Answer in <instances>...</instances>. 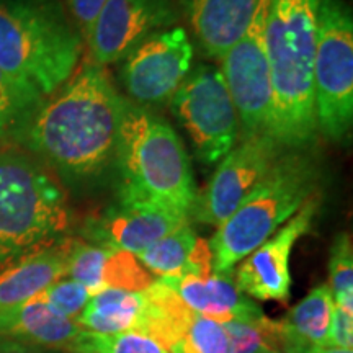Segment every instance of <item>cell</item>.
<instances>
[{
    "instance_id": "cell-1",
    "label": "cell",
    "mask_w": 353,
    "mask_h": 353,
    "mask_svg": "<svg viewBox=\"0 0 353 353\" xmlns=\"http://www.w3.org/2000/svg\"><path fill=\"white\" fill-rule=\"evenodd\" d=\"M123 97L92 61L44 100L15 141L70 183L99 176L113 161Z\"/></svg>"
},
{
    "instance_id": "cell-2",
    "label": "cell",
    "mask_w": 353,
    "mask_h": 353,
    "mask_svg": "<svg viewBox=\"0 0 353 353\" xmlns=\"http://www.w3.org/2000/svg\"><path fill=\"white\" fill-rule=\"evenodd\" d=\"M321 0H270L265 50L272 81L270 138L307 149L317 138L314 59Z\"/></svg>"
},
{
    "instance_id": "cell-3",
    "label": "cell",
    "mask_w": 353,
    "mask_h": 353,
    "mask_svg": "<svg viewBox=\"0 0 353 353\" xmlns=\"http://www.w3.org/2000/svg\"><path fill=\"white\" fill-rule=\"evenodd\" d=\"M113 162L118 170L117 200L190 214L198 192L182 139L164 118L125 97Z\"/></svg>"
},
{
    "instance_id": "cell-4",
    "label": "cell",
    "mask_w": 353,
    "mask_h": 353,
    "mask_svg": "<svg viewBox=\"0 0 353 353\" xmlns=\"http://www.w3.org/2000/svg\"><path fill=\"white\" fill-rule=\"evenodd\" d=\"M82 46L59 0H0V69L44 99L72 77Z\"/></svg>"
},
{
    "instance_id": "cell-5",
    "label": "cell",
    "mask_w": 353,
    "mask_h": 353,
    "mask_svg": "<svg viewBox=\"0 0 353 353\" xmlns=\"http://www.w3.org/2000/svg\"><path fill=\"white\" fill-rule=\"evenodd\" d=\"M321 179L319 161L307 149H286L239 208L216 228L208 241L213 272L232 273L321 192Z\"/></svg>"
},
{
    "instance_id": "cell-6",
    "label": "cell",
    "mask_w": 353,
    "mask_h": 353,
    "mask_svg": "<svg viewBox=\"0 0 353 353\" xmlns=\"http://www.w3.org/2000/svg\"><path fill=\"white\" fill-rule=\"evenodd\" d=\"M72 213L54 174L20 152L0 154V270L68 234Z\"/></svg>"
},
{
    "instance_id": "cell-7",
    "label": "cell",
    "mask_w": 353,
    "mask_h": 353,
    "mask_svg": "<svg viewBox=\"0 0 353 353\" xmlns=\"http://www.w3.org/2000/svg\"><path fill=\"white\" fill-rule=\"evenodd\" d=\"M317 134L342 141L353 125V19L343 0H321L314 59Z\"/></svg>"
},
{
    "instance_id": "cell-8",
    "label": "cell",
    "mask_w": 353,
    "mask_h": 353,
    "mask_svg": "<svg viewBox=\"0 0 353 353\" xmlns=\"http://www.w3.org/2000/svg\"><path fill=\"white\" fill-rule=\"evenodd\" d=\"M170 108L203 164H218L239 141L236 108L216 65L198 64L190 70L170 99Z\"/></svg>"
},
{
    "instance_id": "cell-9",
    "label": "cell",
    "mask_w": 353,
    "mask_h": 353,
    "mask_svg": "<svg viewBox=\"0 0 353 353\" xmlns=\"http://www.w3.org/2000/svg\"><path fill=\"white\" fill-rule=\"evenodd\" d=\"M270 0H262L242 38L219 59L221 74L239 120V138L270 136L272 81L265 50V25Z\"/></svg>"
},
{
    "instance_id": "cell-10",
    "label": "cell",
    "mask_w": 353,
    "mask_h": 353,
    "mask_svg": "<svg viewBox=\"0 0 353 353\" xmlns=\"http://www.w3.org/2000/svg\"><path fill=\"white\" fill-rule=\"evenodd\" d=\"M193 54L182 26L149 34L123 57L120 81L130 100L149 110L169 103L192 70Z\"/></svg>"
},
{
    "instance_id": "cell-11",
    "label": "cell",
    "mask_w": 353,
    "mask_h": 353,
    "mask_svg": "<svg viewBox=\"0 0 353 353\" xmlns=\"http://www.w3.org/2000/svg\"><path fill=\"white\" fill-rule=\"evenodd\" d=\"M285 151L270 136L241 139L221 159L203 192L196 193L190 218L206 226H221L262 182Z\"/></svg>"
},
{
    "instance_id": "cell-12",
    "label": "cell",
    "mask_w": 353,
    "mask_h": 353,
    "mask_svg": "<svg viewBox=\"0 0 353 353\" xmlns=\"http://www.w3.org/2000/svg\"><path fill=\"white\" fill-rule=\"evenodd\" d=\"M321 200V192L314 193L270 239L241 260L234 273V281L247 298L259 301H288L291 294V252L304 234L311 231L319 213Z\"/></svg>"
},
{
    "instance_id": "cell-13",
    "label": "cell",
    "mask_w": 353,
    "mask_h": 353,
    "mask_svg": "<svg viewBox=\"0 0 353 353\" xmlns=\"http://www.w3.org/2000/svg\"><path fill=\"white\" fill-rule=\"evenodd\" d=\"M175 0H108L87 37L92 63L108 65L123 59L149 37L175 26Z\"/></svg>"
},
{
    "instance_id": "cell-14",
    "label": "cell",
    "mask_w": 353,
    "mask_h": 353,
    "mask_svg": "<svg viewBox=\"0 0 353 353\" xmlns=\"http://www.w3.org/2000/svg\"><path fill=\"white\" fill-rule=\"evenodd\" d=\"M188 223V214L180 211L117 200L83 221L81 236L94 245L136 255Z\"/></svg>"
},
{
    "instance_id": "cell-15",
    "label": "cell",
    "mask_w": 353,
    "mask_h": 353,
    "mask_svg": "<svg viewBox=\"0 0 353 353\" xmlns=\"http://www.w3.org/2000/svg\"><path fill=\"white\" fill-rule=\"evenodd\" d=\"M262 0H179L198 48L221 59L252 23Z\"/></svg>"
},
{
    "instance_id": "cell-16",
    "label": "cell",
    "mask_w": 353,
    "mask_h": 353,
    "mask_svg": "<svg viewBox=\"0 0 353 353\" xmlns=\"http://www.w3.org/2000/svg\"><path fill=\"white\" fill-rule=\"evenodd\" d=\"M159 280L174 290L193 312L219 324L236 319H254L263 314L262 309L237 288L234 273L213 272L205 278L179 275Z\"/></svg>"
},
{
    "instance_id": "cell-17",
    "label": "cell",
    "mask_w": 353,
    "mask_h": 353,
    "mask_svg": "<svg viewBox=\"0 0 353 353\" xmlns=\"http://www.w3.org/2000/svg\"><path fill=\"white\" fill-rule=\"evenodd\" d=\"M85 330L61 316L41 298L0 311V335L61 353H77Z\"/></svg>"
},
{
    "instance_id": "cell-18",
    "label": "cell",
    "mask_w": 353,
    "mask_h": 353,
    "mask_svg": "<svg viewBox=\"0 0 353 353\" xmlns=\"http://www.w3.org/2000/svg\"><path fill=\"white\" fill-rule=\"evenodd\" d=\"M70 237L26 255L0 270V311L33 299L65 276Z\"/></svg>"
},
{
    "instance_id": "cell-19",
    "label": "cell",
    "mask_w": 353,
    "mask_h": 353,
    "mask_svg": "<svg viewBox=\"0 0 353 353\" xmlns=\"http://www.w3.org/2000/svg\"><path fill=\"white\" fill-rule=\"evenodd\" d=\"M141 294L143 312L134 332L154 339L169 353H179L196 312L159 278Z\"/></svg>"
},
{
    "instance_id": "cell-20",
    "label": "cell",
    "mask_w": 353,
    "mask_h": 353,
    "mask_svg": "<svg viewBox=\"0 0 353 353\" xmlns=\"http://www.w3.org/2000/svg\"><path fill=\"white\" fill-rule=\"evenodd\" d=\"M334 298L327 283L311 290L291 307L283 325L288 335V353H309L312 347H324L332 321Z\"/></svg>"
},
{
    "instance_id": "cell-21",
    "label": "cell",
    "mask_w": 353,
    "mask_h": 353,
    "mask_svg": "<svg viewBox=\"0 0 353 353\" xmlns=\"http://www.w3.org/2000/svg\"><path fill=\"white\" fill-rule=\"evenodd\" d=\"M143 312V294L107 288L94 294L77 316V325L95 334L134 332Z\"/></svg>"
},
{
    "instance_id": "cell-22",
    "label": "cell",
    "mask_w": 353,
    "mask_h": 353,
    "mask_svg": "<svg viewBox=\"0 0 353 353\" xmlns=\"http://www.w3.org/2000/svg\"><path fill=\"white\" fill-rule=\"evenodd\" d=\"M198 234L188 224L161 237L139 254L136 259L149 273L159 278L185 275L198 245Z\"/></svg>"
},
{
    "instance_id": "cell-23",
    "label": "cell",
    "mask_w": 353,
    "mask_h": 353,
    "mask_svg": "<svg viewBox=\"0 0 353 353\" xmlns=\"http://www.w3.org/2000/svg\"><path fill=\"white\" fill-rule=\"evenodd\" d=\"M224 325L229 337V353H288V335L283 321L262 314L254 319L229 321Z\"/></svg>"
},
{
    "instance_id": "cell-24",
    "label": "cell",
    "mask_w": 353,
    "mask_h": 353,
    "mask_svg": "<svg viewBox=\"0 0 353 353\" xmlns=\"http://www.w3.org/2000/svg\"><path fill=\"white\" fill-rule=\"evenodd\" d=\"M44 97L0 69V139H17Z\"/></svg>"
},
{
    "instance_id": "cell-25",
    "label": "cell",
    "mask_w": 353,
    "mask_h": 353,
    "mask_svg": "<svg viewBox=\"0 0 353 353\" xmlns=\"http://www.w3.org/2000/svg\"><path fill=\"white\" fill-rule=\"evenodd\" d=\"M110 249L90 244L81 239H70L65 276L85 286L88 293H100L103 290V267Z\"/></svg>"
},
{
    "instance_id": "cell-26",
    "label": "cell",
    "mask_w": 353,
    "mask_h": 353,
    "mask_svg": "<svg viewBox=\"0 0 353 353\" xmlns=\"http://www.w3.org/2000/svg\"><path fill=\"white\" fill-rule=\"evenodd\" d=\"M327 285L335 306L353 314V249L347 232L339 234L332 242Z\"/></svg>"
},
{
    "instance_id": "cell-27",
    "label": "cell",
    "mask_w": 353,
    "mask_h": 353,
    "mask_svg": "<svg viewBox=\"0 0 353 353\" xmlns=\"http://www.w3.org/2000/svg\"><path fill=\"white\" fill-rule=\"evenodd\" d=\"M154 278L134 254L110 249L103 267V290H123L130 293H143L154 283Z\"/></svg>"
},
{
    "instance_id": "cell-28",
    "label": "cell",
    "mask_w": 353,
    "mask_h": 353,
    "mask_svg": "<svg viewBox=\"0 0 353 353\" xmlns=\"http://www.w3.org/2000/svg\"><path fill=\"white\" fill-rule=\"evenodd\" d=\"M77 353H169L154 339L139 332L95 334L85 330Z\"/></svg>"
},
{
    "instance_id": "cell-29",
    "label": "cell",
    "mask_w": 353,
    "mask_h": 353,
    "mask_svg": "<svg viewBox=\"0 0 353 353\" xmlns=\"http://www.w3.org/2000/svg\"><path fill=\"white\" fill-rule=\"evenodd\" d=\"M179 353H229V337L224 325L195 314Z\"/></svg>"
},
{
    "instance_id": "cell-30",
    "label": "cell",
    "mask_w": 353,
    "mask_h": 353,
    "mask_svg": "<svg viewBox=\"0 0 353 353\" xmlns=\"http://www.w3.org/2000/svg\"><path fill=\"white\" fill-rule=\"evenodd\" d=\"M38 296L61 316L76 321L87 303L90 301L92 294L88 293L85 286L77 281L70 280V278H61L48 286L46 290H43Z\"/></svg>"
},
{
    "instance_id": "cell-31",
    "label": "cell",
    "mask_w": 353,
    "mask_h": 353,
    "mask_svg": "<svg viewBox=\"0 0 353 353\" xmlns=\"http://www.w3.org/2000/svg\"><path fill=\"white\" fill-rule=\"evenodd\" d=\"M325 347L347 348V350L353 348V314L342 311L335 304Z\"/></svg>"
},
{
    "instance_id": "cell-32",
    "label": "cell",
    "mask_w": 353,
    "mask_h": 353,
    "mask_svg": "<svg viewBox=\"0 0 353 353\" xmlns=\"http://www.w3.org/2000/svg\"><path fill=\"white\" fill-rule=\"evenodd\" d=\"M107 2L108 0H68V7L74 19V25L81 33L83 41L87 39L92 26L95 23V19Z\"/></svg>"
},
{
    "instance_id": "cell-33",
    "label": "cell",
    "mask_w": 353,
    "mask_h": 353,
    "mask_svg": "<svg viewBox=\"0 0 353 353\" xmlns=\"http://www.w3.org/2000/svg\"><path fill=\"white\" fill-rule=\"evenodd\" d=\"M0 353H61L0 335Z\"/></svg>"
},
{
    "instance_id": "cell-34",
    "label": "cell",
    "mask_w": 353,
    "mask_h": 353,
    "mask_svg": "<svg viewBox=\"0 0 353 353\" xmlns=\"http://www.w3.org/2000/svg\"><path fill=\"white\" fill-rule=\"evenodd\" d=\"M309 353H353L347 348H335V347H312Z\"/></svg>"
},
{
    "instance_id": "cell-35",
    "label": "cell",
    "mask_w": 353,
    "mask_h": 353,
    "mask_svg": "<svg viewBox=\"0 0 353 353\" xmlns=\"http://www.w3.org/2000/svg\"><path fill=\"white\" fill-rule=\"evenodd\" d=\"M265 353H278V352H265Z\"/></svg>"
}]
</instances>
